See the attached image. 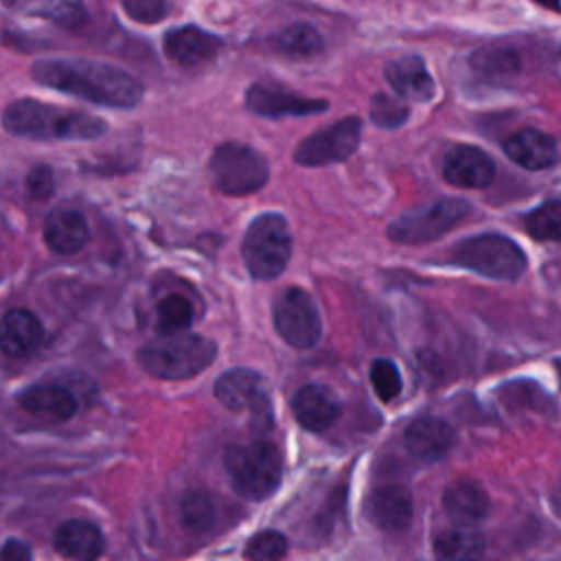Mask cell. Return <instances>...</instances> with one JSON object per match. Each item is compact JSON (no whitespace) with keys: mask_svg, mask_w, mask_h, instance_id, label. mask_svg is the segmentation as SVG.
Masks as SVG:
<instances>
[{"mask_svg":"<svg viewBox=\"0 0 561 561\" xmlns=\"http://www.w3.org/2000/svg\"><path fill=\"white\" fill-rule=\"evenodd\" d=\"M434 552L438 561H480L484 537L469 526L447 528L434 539Z\"/></svg>","mask_w":561,"mask_h":561,"instance_id":"25","label":"cell"},{"mask_svg":"<svg viewBox=\"0 0 561 561\" xmlns=\"http://www.w3.org/2000/svg\"><path fill=\"white\" fill-rule=\"evenodd\" d=\"M535 2H539V4H543L548 9H554V11L561 9V0H535Z\"/></svg>","mask_w":561,"mask_h":561,"instance_id":"39","label":"cell"},{"mask_svg":"<svg viewBox=\"0 0 561 561\" xmlns=\"http://www.w3.org/2000/svg\"><path fill=\"white\" fill-rule=\"evenodd\" d=\"M0 561H33V554L24 541L9 539L0 550Z\"/></svg>","mask_w":561,"mask_h":561,"instance_id":"37","label":"cell"},{"mask_svg":"<svg viewBox=\"0 0 561 561\" xmlns=\"http://www.w3.org/2000/svg\"><path fill=\"white\" fill-rule=\"evenodd\" d=\"M245 107L248 112L261 116V118H285V116H311L322 114L329 110V103L322 99H305L300 94L252 83L245 92Z\"/></svg>","mask_w":561,"mask_h":561,"instance_id":"12","label":"cell"},{"mask_svg":"<svg viewBox=\"0 0 561 561\" xmlns=\"http://www.w3.org/2000/svg\"><path fill=\"white\" fill-rule=\"evenodd\" d=\"M208 171L224 195H250L261 191L270 180V164L261 151L250 145L228 140L213 149Z\"/></svg>","mask_w":561,"mask_h":561,"instance_id":"6","label":"cell"},{"mask_svg":"<svg viewBox=\"0 0 561 561\" xmlns=\"http://www.w3.org/2000/svg\"><path fill=\"white\" fill-rule=\"evenodd\" d=\"M224 467L234 493L250 502L267 500L283 478L280 451L267 440L230 445L224 451Z\"/></svg>","mask_w":561,"mask_h":561,"instance_id":"4","label":"cell"},{"mask_svg":"<svg viewBox=\"0 0 561 561\" xmlns=\"http://www.w3.org/2000/svg\"><path fill=\"white\" fill-rule=\"evenodd\" d=\"M287 554V539L278 530H261L243 548L245 561H280Z\"/></svg>","mask_w":561,"mask_h":561,"instance_id":"30","label":"cell"},{"mask_svg":"<svg viewBox=\"0 0 561 561\" xmlns=\"http://www.w3.org/2000/svg\"><path fill=\"white\" fill-rule=\"evenodd\" d=\"M53 546L70 561H96L103 552L105 539L96 524L85 519H68L55 530Z\"/></svg>","mask_w":561,"mask_h":561,"instance_id":"20","label":"cell"},{"mask_svg":"<svg viewBox=\"0 0 561 561\" xmlns=\"http://www.w3.org/2000/svg\"><path fill=\"white\" fill-rule=\"evenodd\" d=\"M362 129V118L346 116L302 138L294 149V160L302 167H324L333 162H344L357 151Z\"/></svg>","mask_w":561,"mask_h":561,"instance_id":"9","label":"cell"},{"mask_svg":"<svg viewBox=\"0 0 561 561\" xmlns=\"http://www.w3.org/2000/svg\"><path fill=\"white\" fill-rule=\"evenodd\" d=\"M445 513L458 524L480 522L489 511V495L476 480H454L443 493Z\"/></svg>","mask_w":561,"mask_h":561,"instance_id":"24","label":"cell"},{"mask_svg":"<svg viewBox=\"0 0 561 561\" xmlns=\"http://www.w3.org/2000/svg\"><path fill=\"white\" fill-rule=\"evenodd\" d=\"M215 397L217 401L232 410H250L259 416L270 412L267 390L263 377L252 368H230L215 381Z\"/></svg>","mask_w":561,"mask_h":561,"instance_id":"11","label":"cell"},{"mask_svg":"<svg viewBox=\"0 0 561 561\" xmlns=\"http://www.w3.org/2000/svg\"><path fill=\"white\" fill-rule=\"evenodd\" d=\"M39 85L90 101L94 105L129 110L145 96V85L127 70L83 57H46L31 66Z\"/></svg>","mask_w":561,"mask_h":561,"instance_id":"1","label":"cell"},{"mask_svg":"<svg viewBox=\"0 0 561 561\" xmlns=\"http://www.w3.org/2000/svg\"><path fill=\"white\" fill-rule=\"evenodd\" d=\"M291 410L296 421L309 430V432H324L327 427H331L340 412V399L337 394L324 386V383H307L302 388L296 390L294 399H291Z\"/></svg>","mask_w":561,"mask_h":561,"instance_id":"15","label":"cell"},{"mask_svg":"<svg viewBox=\"0 0 561 561\" xmlns=\"http://www.w3.org/2000/svg\"><path fill=\"white\" fill-rule=\"evenodd\" d=\"M524 226L539 241H561V202L552 199L537 206L524 217Z\"/></svg>","mask_w":561,"mask_h":561,"instance_id":"28","label":"cell"},{"mask_svg":"<svg viewBox=\"0 0 561 561\" xmlns=\"http://www.w3.org/2000/svg\"><path fill=\"white\" fill-rule=\"evenodd\" d=\"M471 213V204L458 197L438 199L425 208H416L397 217L388 226V237L403 245H419L434 241L449 232Z\"/></svg>","mask_w":561,"mask_h":561,"instance_id":"8","label":"cell"},{"mask_svg":"<svg viewBox=\"0 0 561 561\" xmlns=\"http://www.w3.org/2000/svg\"><path fill=\"white\" fill-rule=\"evenodd\" d=\"M370 381L381 401H392L401 392V373L390 359H375L370 366Z\"/></svg>","mask_w":561,"mask_h":561,"instance_id":"33","label":"cell"},{"mask_svg":"<svg viewBox=\"0 0 561 561\" xmlns=\"http://www.w3.org/2000/svg\"><path fill=\"white\" fill-rule=\"evenodd\" d=\"M454 445V430L449 423L436 416H421L405 430L408 451L423 462L440 460Z\"/></svg>","mask_w":561,"mask_h":561,"instance_id":"18","label":"cell"},{"mask_svg":"<svg viewBox=\"0 0 561 561\" xmlns=\"http://www.w3.org/2000/svg\"><path fill=\"white\" fill-rule=\"evenodd\" d=\"M18 403L26 412L50 421H68L77 414V399L57 383H33L18 394Z\"/></svg>","mask_w":561,"mask_h":561,"instance_id":"23","label":"cell"},{"mask_svg":"<svg viewBox=\"0 0 561 561\" xmlns=\"http://www.w3.org/2000/svg\"><path fill=\"white\" fill-rule=\"evenodd\" d=\"M454 263L493 280H517L526 270L522 248L502 234H478L460 241L451 254Z\"/></svg>","mask_w":561,"mask_h":561,"instance_id":"7","label":"cell"},{"mask_svg":"<svg viewBox=\"0 0 561 561\" xmlns=\"http://www.w3.org/2000/svg\"><path fill=\"white\" fill-rule=\"evenodd\" d=\"M410 116V107L405 99H394L390 94H375L370 101V121L377 127L394 129L401 127Z\"/></svg>","mask_w":561,"mask_h":561,"instance_id":"32","label":"cell"},{"mask_svg":"<svg viewBox=\"0 0 561 561\" xmlns=\"http://www.w3.org/2000/svg\"><path fill=\"white\" fill-rule=\"evenodd\" d=\"M368 519L386 533H401L412 522V495L399 484L377 486L366 500Z\"/></svg>","mask_w":561,"mask_h":561,"instance_id":"17","label":"cell"},{"mask_svg":"<svg viewBox=\"0 0 561 561\" xmlns=\"http://www.w3.org/2000/svg\"><path fill=\"white\" fill-rule=\"evenodd\" d=\"M90 239L85 217L75 208H57L46 217L44 241L57 254H75Z\"/></svg>","mask_w":561,"mask_h":561,"instance_id":"21","label":"cell"},{"mask_svg":"<svg viewBox=\"0 0 561 561\" xmlns=\"http://www.w3.org/2000/svg\"><path fill=\"white\" fill-rule=\"evenodd\" d=\"M121 7L140 24H156L167 15L169 0H121Z\"/></svg>","mask_w":561,"mask_h":561,"instance_id":"35","label":"cell"},{"mask_svg":"<svg viewBox=\"0 0 561 561\" xmlns=\"http://www.w3.org/2000/svg\"><path fill=\"white\" fill-rule=\"evenodd\" d=\"M471 66L486 77H508L519 70V57L511 48H480L471 55Z\"/></svg>","mask_w":561,"mask_h":561,"instance_id":"29","label":"cell"},{"mask_svg":"<svg viewBox=\"0 0 561 561\" xmlns=\"http://www.w3.org/2000/svg\"><path fill=\"white\" fill-rule=\"evenodd\" d=\"M274 46L289 57H311L324 48L320 31L309 22H296L274 35Z\"/></svg>","mask_w":561,"mask_h":561,"instance_id":"26","label":"cell"},{"mask_svg":"<svg viewBox=\"0 0 561 561\" xmlns=\"http://www.w3.org/2000/svg\"><path fill=\"white\" fill-rule=\"evenodd\" d=\"M215 522V506L206 493H188L182 497V524L193 533H204Z\"/></svg>","mask_w":561,"mask_h":561,"instance_id":"31","label":"cell"},{"mask_svg":"<svg viewBox=\"0 0 561 561\" xmlns=\"http://www.w3.org/2000/svg\"><path fill=\"white\" fill-rule=\"evenodd\" d=\"M39 11L64 28H77L85 22V7L81 0H42Z\"/></svg>","mask_w":561,"mask_h":561,"instance_id":"34","label":"cell"},{"mask_svg":"<svg viewBox=\"0 0 561 561\" xmlns=\"http://www.w3.org/2000/svg\"><path fill=\"white\" fill-rule=\"evenodd\" d=\"M504 151L506 156L530 171H539V169H548L557 162V142L552 140V136L539 131V129H522L515 131L513 136L506 138L504 142Z\"/></svg>","mask_w":561,"mask_h":561,"instance_id":"22","label":"cell"},{"mask_svg":"<svg viewBox=\"0 0 561 561\" xmlns=\"http://www.w3.org/2000/svg\"><path fill=\"white\" fill-rule=\"evenodd\" d=\"M162 48H164V55L178 66L193 68L210 61L219 53L221 39L210 31L188 24V26H178L167 31L162 39Z\"/></svg>","mask_w":561,"mask_h":561,"instance_id":"14","label":"cell"},{"mask_svg":"<svg viewBox=\"0 0 561 561\" xmlns=\"http://www.w3.org/2000/svg\"><path fill=\"white\" fill-rule=\"evenodd\" d=\"M2 127L31 140H94L107 131L103 118L57 107L37 99H18L2 112Z\"/></svg>","mask_w":561,"mask_h":561,"instance_id":"2","label":"cell"},{"mask_svg":"<svg viewBox=\"0 0 561 561\" xmlns=\"http://www.w3.org/2000/svg\"><path fill=\"white\" fill-rule=\"evenodd\" d=\"M191 322H193V307L184 296L169 294L164 300H160L158 313H156V324L160 335L184 333L191 327Z\"/></svg>","mask_w":561,"mask_h":561,"instance_id":"27","label":"cell"},{"mask_svg":"<svg viewBox=\"0 0 561 561\" xmlns=\"http://www.w3.org/2000/svg\"><path fill=\"white\" fill-rule=\"evenodd\" d=\"M388 85L405 101L425 103L436 96V83L419 55H401L383 68Z\"/></svg>","mask_w":561,"mask_h":561,"instance_id":"16","label":"cell"},{"mask_svg":"<svg viewBox=\"0 0 561 561\" xmlns=\"http://www.w3.org/2000/svg\"><path fill=\"white\" fill-rule=\"evenodd\" d=\"M24 188H26V195L33 199V202H42V199H48L55 191V175H53V169L48 164H37L33 167L28 173H26V180H24Z\"/></svg>","mask_w":561,"mask_h":561,"instance_id":"36","label":"cell"},{"mask_svg":"<svg viewBox=\"0 0 561 561\" xmlns=\"http://www.w3.org/2000/svg\"><path fill=\"white\" fill-rule=\"evenodd\" d=\"M550 502H552V508L561 515V482L554 486V491L550 495Z\"/></svg>","mask_w":561,"mask_h":561,"instance_id":"38","label":"cell"},{"mask_svg":"<svg viewBox=\"0 0 561 561\" xmlns=\"http://www.w3.org/2000/svg\"><path fill=\"white\" fill-rule=\"evenodd\" d=\"M493 175L491 156L473 145H456L443 160V178L458 188H484L493 182Z\"/></svg>","mask_w":561,"mask_h":561,"instance_id":"13","label":"cell"},{"mask_svg":"<svg viewBox=\"0 0 561 561\" xmlns=\"http://www.w3.org/2000/svg\"><path fill=\"white\" fill-rule=\"evenodd\" d=\"M44 327L28 309H9L0 320V348L7 355L24 357L42 346Z\"/></svg>","mask_w":561,"mask_h":561,"instance_id":"19","label":"cell"},{"mask_svg":"<svg viewBox=\"0 0 561 561\" xmlns=\"http://www.w3.org/2000/svg\"><path fill=\"white\" fill-rule=\"evenodd\" d=\"M217 355L213 340L195 333L160 335L138 351V364L158 379H191L206 370Z\"/></svg>","mask_w":561,"mask_h":561,"instance_id":"3","label":"cell"},{"mask_svg":"<svg viewBox=\"0 0 561 561\" xmlns=\"http://www.w3.org/2000/svg\"><path fill=\"white\" fill-rule=\"evenodd\" d=\"M243 263L252 278L272 280L280 276L291 256V232L287 219L278 213L254 217L241 243Z\"/></svg>","mask_w":561,"mask_h":561,"instance_id":"5","label":"cell"},{"mask_svg":"<svg viewBox=\"0 0 561 561\" xmlns=\"http://www.w3.org/2000/svg\"><path fill=\"white\" fill-rule=\"evenodd\" d=\"M274 329L294 348H311L322 335L316 300L302 287H287L274 305Z\"/></svg>","mask_w":561,"mask_h":561,"instance_id":"10","label":"cell"}]
</instances>
